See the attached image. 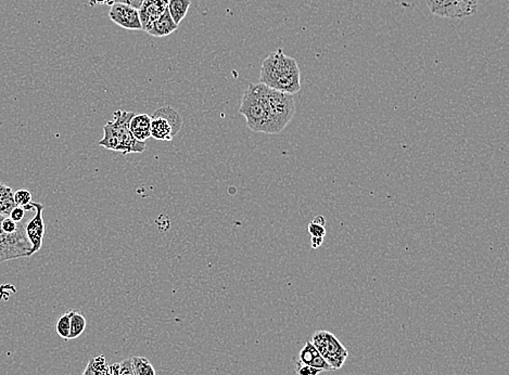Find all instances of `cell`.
I'll return each instance as SVG.
<instances>
[{
    "mask_svg": "<svg viewBox=\"0 0 509 375\" xmlns=\"http://www.w3.org/2000/svg\"><path fill=\"white\" fill-rule=\"evenodd\" d=\"M259 83L281 91L295 95L301 90V72L297 61L285 54L283 49L269 54L262 64Z\"/></svg>",
    "mask_w": 509,
    "mask_h": 375,
    "instance_id": "cell-1",
    "label": "cell"
},
{
    "mask_svg": "<svg viewBox=\"0 0 509 375\" xmlns=\"http://www.w3.org/2000/svg\"><path fill=\"white\" fill-rule=\"evenodd\" d=\"M257 93L264 105L269 121L271 135L279 133L285 129L296 114L293 95L281 93L265 85L257 84Z\"/></svg>",
    "mask_w": 509,
    "mask_h": 375,
    "instance_id": "cell-2",
    "label": "cell"
},
{
    "mask_svg": "<svg viewBox=\"0 0 509 375\" xmlns=\"http://www.w3.org/2000/svg\"><path fill=\"white\" fill-rule=\"evenodd\" d=\"M239 113L245 117L250 131L271 135L269 117L257 93V84H250L248 88L245 89L241 99Z\"/></svg>",
    "mask_w": 509,
    "mask_h": 375,
    "instance_id": "cell-3",
    "label": "cell"
},
{
    "mask_svg": "<svg viewBox=\"0 0 509 375\" xmlns=\"http://www.w3.org/2000/svg\"><path fill=\"white\" fill-rule=\"evenodd\" d=\"M135 113L131 111L117 110L113 113V119L107 121L109 126L117 140V152L119 153H143L146 150V143L138 141L129 131V121Z\"/></svg>",
    "mask_w": 509,
    "mask_h": 375,
    "instance_id": "cell-4",
    "label": "cell"
},
{
    "mask_svg": "<svg viewBox=\"0 0 509 375\" xmlns=\"http://www.w3.org/2000/svg\"><path fill=\"white\" fill-rule=\"evenodd\" d=\"M311 342L332 370H339L346 364L349 357L348 350L332 332L326 330L314 332Z\"/></svg>",
    "mask_w": 509,
    "mask_h": 375,
    "instance_id": "cell-5",
    "label": "cell"
},
{
    "mask_svg": "<svg viewBox=\"0 0 509 375\" xmlns=\"http://www.w3.org/2000/svg\"><path fill=\"white\" fill-rule=\"evenodd\" d=\"M3 215H0V263L12 259L30 257V243L25 234V229L16 233H8L3 228Z\"/></svg>",
    "mask_w": 509,
    "mask_h": 375,
    "instance_id": "cell-6",
    "label": "cell"
},
{
    "mask_svg": "<svg viewBox=\"0 0 509 375\" xmlns=\"http://www.w3.org/2000/svg\"><path fill=\"white\" fill-rule=\"evenodd\" d=\"M428 9L438 17L464 19L478 12L479 0H426Z\"/></svg>",
    "mask_w": 509,
    "mask_h": 375,
    "instance_id": "cell-7",
    "label": "cell"
},
{
    "mask_svg": "<svg viewBox=\"0 0 509 375\" xmlns=\"http://www.w3.org/2000/svg\"><path fill=\"white\" fill-rule=\"evenodd\" d=\"M23 208L25 212H30V210L35 212L34 216L28 220V224L24 227L28 242L30 243V246H32L30 253V257L33 256L35 253L40 252L42 246V241H44L45 237V222L42 212H44L45 206H42V203L32 202L30 206H26Z\"/></svg>",
    "mask_w": 509,
    "mask_h": 375,
    "instance_id": "cell-8",
    "label": "cell"
},
{
    "mask_svg": "<svg viewBox=\"0 0 509 375\" xmlns=\"http://www.w3.org/2000/svg\"><path fill=\"white\" fill-rule=\"evenodd\" d=\"M109 18H110L113 23L125 28V30H143L139 11L129 7V6L113 4L111 6L110 11H109Z\"/></svg>",
    "mask_w": 509,
    "mask_h": 375,
    "instance_id": "cell-9",
    "label": "cell"
},
{
    "mask_svg": "<svg viewBox=\"0 0 509 375\" xmlns=\"http://www.w3.org/2000/svg\"><path fill=\"white\" fill-rule=\"evenodd\" d=\"M170 0H145L139 11L141 25L145 30L149 24L161 17L162 13L168 9Z\"/></svg>",
    "mask_w": 509,
    "mask_h": 375,
    "instance_id": "cell-10",
    "label": "cell"
},
{
    "mask_svg": "<svg viewBox=\"0 0 509 375\" xmlns=\"http://www.w3.org/2000/svg\"><path fill=\"white\" fill-rule=\"evenodd\" d=\"M177 28V24L173 21L171 14L166 9L159 19L152 22L144 30L153 37H165V36L171 35L172 33L176 32Z\"/></svg>",
    "mask_w": 509,
    "mask_h": 375,
    "instance_id": "cell-11",
    "label": "cell"
},
{
    "mask_svg": "<svg viewBox=\"0 0 509 375\" xmlns=\"http://www.w3.org/2000/svg\"><path fill=\"white\" fill-rule=\"evenodd\" d=\"M299 362L322 371H332V367L326 362L325 359L322 358V355L318 352L311 340H308L300 352Z\"/></svg>",
    "mask_w": 509,
    "mask_h": 375,
    "instance_id": "cell-12",
    "label": "cell"
},
{
    "mask_svg": "<svg viewBox=\"0 0 509 375\" xmlns=\"http://www.w3.org/2000/svg\"><path fill=\"white\" fill-rule=\"evenodd\" d=\"M131 135L141 143L151 138V117L148 114H135L129 121Z\"/></svg>",
    "mask_w": 509,
    "mask_h": 375,
    "instance_id": "cell-13",
    "label": "cell"
},
{
    "mask_svg": "<svg viewBox=\"0 0 509 375\" xmlns=\"http://www.w3.org/2000/svg\"><path fill=\"white\" fill-rule=\"evenodd\" d=\"M151 137L160 141H171L175 136L166 119L151 117Z\"/></svg>",
    "mask_w": 509,
    "mask_h": 375,
    "instance_id": "cell-14",
    "label": "cell"
},
{
    "mask_svg": "<svg viewBox=\"0 0 509 375\" xmlns=\"http://www.w3.org/2000/svg\"><path fill=\"white\" fill-rule=\"evenodd\" d=\"M152 117H162V119H166V121L170 123V125H171L172 129H173L174 136L180 133L182 127V124H184L180 113L174 110L172 107H160L159 110L153 113Z\"/></svg>",
    "mask_w": 509,
    "mask_h": 375,
    "instance_id": "cell-15",
    "label": "cell"
},
{
    "mask_svg": "<svg viewBox=\"0 0 509 375\" xmlns=\"http://www.w3.org/2000/svg\"><path fill=\"white\" fill-rule=\"evenodd\" d=\"M190 5H192V0H170L168 1V12L177 25H180V22L187 16Z\"/></svg>",
    "mask_w": 509,
    "mask_h": 375,
    "instance_id": "cell-16",
    "label": "cell"
},
{
    "mask_svg": "<svg viewBox=\"0 0 509 375\" xmlns=\"http://www.w3.org/2000/svg\"><path fill=\"white\" fill-rule=\"evenodd\" d=\"M14 192L7 184L0 182V215L9 216L11 210L16 208Z\"/></svg>",
    "mask_w": 509,
    "mask_h": 375,
    "instance_id": "cell-17",
    "label": "cell"
},
{
    "mask_svg": "<svg viewBox=\"0 0 509 375\" xmlns=\"http://www.w3.org/2000/svg\"><path fill=\"white\" fill-rule=\"evenodd\" d=\"M70 312V338L69 340L80 338L86 329L87 322L84 316L76 310H69Z\"/></svg>",
    "mask_w": 509,
    "mask_h": 375,
    "instance_id": "cell-18",
    "label": "cell"
},
{
    "mask_svg": "<svg viewBox=\"0 0 509 375\" xmlns=\"http://www.w3.org/2000/svg\"><path fill=\"white\" fill-rule=\"evenodd\" d=\"M134 375H157L151 362L144 357H133L131 359Z\"/></svg>",
    "mask_w": 509,
    "mask_h": 375,
    "instance_id": "cell-19",
    "label": "cell"
},
{
    "mask_svg": "<svg viewBox=\"0 0 509 375\" xmlns=\"http://www.w3.org/2000/svg\"><path fill=\"white\" fill-rule=\"evenodd\" d=\"M98 145L111 151L117 152V137L107 123L103 126V138L99 141Z\"/></svg>",
    "mask_w": 509,
    "mask_h": 375,
    "instance_id": "cell-20",
    "label": "cell"
},
{
    "mask_svg": "<svg viewBox=\"0 0 509 375\" xmlns=\"http://www.w3.org/2000/svg\"><path fill=\"white\" fill-rule=\"evenodd\" d=\"M325 218L322 215L315 217L313 222L308 225V233L311 234L312 238H325Z\"/></svg>",
    "mask_w": 509,
    "mask_h": 375,
    "instance_id": "cell-21",
    "label": "cell"
},
{
    "mask_svg": "<svg viewBox=\"0 0 509 375\" xmlns=\"http://www.w3.org/2000/svg\"><path fill=\"white\" fill-rule=\"evenodd\" d=\"M56 329L57 333L59 334L60 338H64V340H69L71 330L70 312H66L64 316L59 318Z\"/></svg>",
    "mask_w": 509,
    "mask_h": 375,
    "instance_id": "cell-22",
    "label": "cell"
},
{
    "mask_svg": "<svg viewBox=\"0 0 509 375\" xmlns=\"http://www.w3.org/2000/svg\"><path fill=\"white\" fill-rule=\"evenodd\" d=\"M32 194L28 190L20 189L17 192H14V203L16 206L20 208H25L32 203Z\"/></svg>",
    "mask_w": 509,
    "mask_h": 375,
    "instance_id": "cell-23",
    "label": "cell"
},
{
    "mask_svg": "<svg viewBox=\"0 0 509 375\" xmlns=\"http://www.w3.org/2000/svg\"><path fill=\"white\" fill-rule=\"evenodd\" d=\"M296 371L298 375H320L322 372L320 369L313 368L308 364H302L299 360L296 362Z\"/></svg>",
    "mask_w": 509,
    "mask_h": 375,
    "instance_id": "cell-24",
    "label": "cell"
},
{
    "mask_svg": "<svg viewBox=\"0 0 509 375\" xmlns=\"http://www.w3.org/2000/svg\"><path fill=\"white\" fill-rule=\"evenodd\" d=\"M9 217L13 222H21L25 217V210L20 206H16L10 213Z\"/></svg>",
    "mask_w": 509,
    "mask_h": 375,
    "instance_id": "cell-25",
    "label": "cell"
},
{
    "mask_svg": "<svg viewBox=\"0 0 509 375\" xmlns=\"http://www.w3.org/2000/svg\"><path fill=\"white\" fill-rule=\"evenodd\" d=\"M112 1L113 4H122V5L129 6L134 9L139 10L145 0H112Z\"/></svg>",
    "mask_w": 509,
    "mask_h": 375,
    "instance_id": "cell-26",
    "label": "cell"
},
{
    "mask_svg": "<svg viewBox=\"0 0 509 375\" xmlns=\"http://www.w3.org/2000/svg\"><path fill=\"white\" fill-rule=\"evenodd\" d=\"M83 375H107V371L98 370L96 367H94V364H91V362H89Z\"/></svg>",
    "mask_w": 509,
    "mask_h": 375,
    "instance_id": "cell-27",
    "label": "cell"
},
{
    "mask_svg": "<svg viewBox=\"0 0 509 375\" xmlns=\"http://www.w3.org/2000/svg\"><path fill=\"white\" fill-rule=\"evenodd\" d=\"M89 4H90L91 6H95V5L112 6L113 1H112V0H89Z\"/></svg>",
    "mask_w": 509,
    "mask_h": 375,
    "instance_id": "cell-28",
    "label": "cell"
},
{
    "mask_svg": "<svg viewBox=\"0 0 509 375\" xmlns=\"http://www.w3.org/2000/svg\"><path fill=\"white\" fill-rule=\"evenodd\" d=\"M322 241H324V238H312V240H311L312 249H318V247H320V245L322 244Z\"/></svg>",
    "mask_w": 509,
    "mask_h": 375,
    "instance_id": "cell-29",
    "label": "cell"
}]
</instances>
